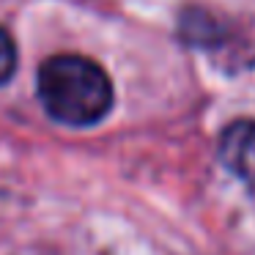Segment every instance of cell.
<instances>
[{"label": "cell", "instance_id": "cell-1", "mask_svg": "<svg viewBox=\"0 0 255 255\" xmlns=\"http://www.w3.org/2000/svg\"><path fill=\"white\" fill-rule=\"evenodd\" d=\"M39 99L47 116L66 127H94L113 107V83L83 55H52L39 69Z\"/></svg>", "mask_w": 255, "mask_h": 255}, {"label": "cell", "instance_id": "cell-2", "mask_svg": "<svg viewBox=\"0 0 255 255\" xmlns=\"http://www.w3.org/2000/svg\"><path fill=\"white\" fill-rule=\"evenodd\" d=\"M220 159L233 176L255 184V121L239 118L228 124L220 137Z\"/></svg>", "mask_w": 255, "mask_h": 255}, {"label": "cell", "instance_id": "cell-3", "mask_svg": "<svg viewBox=\"0 0 255 255\" xmlns=\"http://www.w3.org/2000/svg\"><path fill=\"white\" fill-rule=\"evenodd\" d=\"M181 39L198 47H217L225 39V30L211 14L206 11H187L181 14Z\"/></svg>", "mask_w": 255, "mask_h": 255}, {"label": "cell", "instance_id": "cell-4", "mask_svg": "<svg viewBox=\"0 0 255 255\" xmlns=\"http://www.w3.org/2000/svg\"><path fill=\"white\" fill-rule=\"evenodd\" d=\"M17 69V47L6 28H0V85H6Z\"/></svg>", "mask_w": 255, "mask_h": 255}]
</instances>
